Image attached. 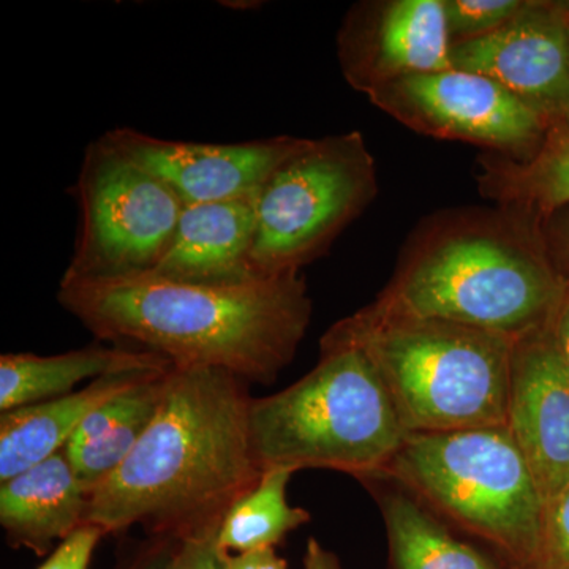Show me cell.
<instances>
[{
  "instance_id": "obj_1",
  "label": "cell",
  "mask_w": 569,
  "mask_h": 569,
  "mask_svg": "<svg viewBox=\"0 0 569 569\" xmlns=\"http://www.w3.org/2000/svg\"><path fill=\"white\" fill-rule=\"evenodd\" d=\"M59 305L104 342L153 351L179 367L274 383L312 320L301 272L238 284L144 274L61 280Z\"/></svg>"
},
{
  "instance_id": "obj_2",
  "label": "cell",
  "mask_w": 569,
  "mask_h": 569,
  "mask_svg": "<svg viewBox=\"0 0 569 569\" xmlns=\"http://www.w3.org/2000/svg\"><path fill=\"white\" fill-rule=\"evenodd\" d=\"M249 383L224 370L173 366L167 395L140 443L89 497L86 523L104 535L142 526L183 541L220 530L260 481Z\"/></svg>"
},
{
  "instance_id": "obj_3",
  "label": "cell",
  "mask_w": 569,
  "mask_h": 569,
  "mask_svg": "<svg viewBox=\"0 0 569 569\" xmlns=\"http://www.w3.org/2000/svg\"><path fill=\"white\" fill-rule=\"evenodd\" d=\"M567 283L539 224L501 208L459 209L419 227L391 282L370 306L516 342L552 323Z\"/></svg>"
},
{
  "instance_id": "obj_4",
  "label": "cell",
  "mask_w": 569,
  "mask_h": 569,
  "mask_svg": "<svg viewBox=\"0 0 569 569\" xmlns=\"http://www.w3.org/2000/svg\"><path fill=\"white\" fill-rule=\"evenodd\" d=\"M321 339L369 356L410 436L508 425V337L367 306Z\"/></svg>"
},
{
  "instance_id": "obj_5",
  "label": "cell",
  "mask_w": 569,
  "mask_h": 569,
  "mask_svg": "<svg viewBox=\"0 0 569 569\" xmlns=\"http://www.w3.org/2000/svg\"><path fill=\"white\" fill-rule=\"evenodd\" d=\"M321 358L301 380L250 402L253 458L269 468H329L387 475L410 433L361 348L321 339Z\"/></svg>"
},
{
  "instance_id": "obj_6",
  "label": "cell",
  "mask_w": 569,
  "mask_h": 569,
  "mask_svg": "<svg viewBox=\"0 0 569 569\" xmlns=\"http://www.w3.org/2000/svg\"><path fill=\"white\" fill-rule=\"evenodd\" d=\"M387 473L490 542L511 569L541 568L548 507L507 427L413 433Z\"/></svg>"
},
{
  "instance_id": "obj_7",
  "label": "cell",
  "mask_w": 569,
  "mask_h": 569,
  "mask_svg": "<svg viewBox=\"0 0 569 569\" xmlns=\"http://www.w3.org/2000/svg\"><path fill=\"white\" fill-rule=\"evenodd\" d=\"M378 192L361 132L307 140L261 187L250 260L260 277L299 272L358 219Z\"/></svg>"
},
{
  "instance_id": "obj_8",
  "label": "cell",
  "mask_w": 569,
  "mask_h": 569,
  "mask_svg": "<svg viewBox=\"0 0 569 569\" xmlns=\"http://www.w3.org/2000/svg\"><path fill=\"white\" fill-rule=\"evenodd\" d=\"M80 230L62 280L152 272L173 241L178 194L103 138L86 148L77 189Z\"/></svg>"
},
{
  "instance_id": "obj_9",
  "label": "cell",
  "mask_w": 569,
  "mask_h": 569,
  "mask_svg": "<svg viewBox=\"0 0 569 569\" xmlns=\"http://www.w3.org/2000/svg\"><path fill=\"white\" fill-rule=\"evenodd\" d=\"M367 99L419 134L470 142L518 162L538 152L552 126L497 82L456 69L400 78Z\"/></svg>"
},
{
  "instance_id": "obj_10",
  "label": "cell",
  "mask_w": 569,
  "mask_h": 569,
  "mask_svg": "<svg viewBox=\"0 0 569 569\" xmlns=\"http://www.w3.org/2000/svg\"><path fill=\"white\" fill-rule=\"evenodd\" d=\"M449 59L557 122L569 102V3L523 0L496 32L451 47Z\"/></svg>"
},
{
  "instance_id": "obj_11",
  "label": "cell",
  "mask_w": 569,
  "mask_h": 569,
  "mask_svg": "<svg viewBox=\"0 0 569 569\" xmlns=\"http://www.w3.org/2000/svg\"><path fill=\"white\" fill-rule=\"evenodd\" d=\"M443 0H380L348 10L337 58L355 91L369 96L389 82L452 69Z\"/></svg>"
},
{
  "instance_id": "obj_12",
  "label": "cell",
  "mask_w": 569,
  "mask_h": 569,
  "mask_svg": "<svg viewBox=\"0 0 569 569\" xmlns=\"http://www.w3.org/2000/svg\"><path fill=\"white\" fill-rule=\"evenodd\" d=\"M102 138L130 162L167 183L186 208L257 192L307 142V138L282 134L211 144L163 140L126 127Z\"/></svg>"
},
{
  "instance_id": "obj_13",
  "label": "cell",
  "mask_w": 569,
  "mask_h": 569,
  "mask_svg": "<svg viewBox=\"0 0 569 569\" xmlns=\"http://www.w3.org/2000/svg\"><path fill=\"white\" fill-rule=\"evenodd\" d=\"M507 429L548 507L569 482V367L550 325L512 346Z\"/></svg>"
},
{
  "instance_id": "obj_14",
  "label": "cell",
  "mask_w": 569,
  "mask_h": 569,
  "mask_svg": "<svg viewBox=\"0 0 569 569\" xmlns=\"http://www.w3.org/2000/svg\"><path fill=\"white\" fill-rule=\"evenodd\" d=\"M260 190L233 200L183 208L173 241L153 274L208 284H238L261 279L250 260L257 236Z\"/></svg>"
},
{
  "instance_id": "obj_15",
  "label": "cell",
  "mask_w": 569,
  "mask_h": 569,
  "mask_svg": "<svg viewBox=\"0 0 569 569\" xmlns=\"http://www.w3.org/2000/svg\"><path fill=\"white\" fill-rule=\"evenodd\" d=\"M91 490L81 481L66 452L0 482V526L14 549L50 556L84 526Z\"/></svg>"
},
{
  "instance_id": "obj_16",
  "label": "cell",
  "mask_w": 569,
  "mask_h": 569,
  "mask_svg": "<svg viewBox=\"0 0 569 569\" xmlns=\"http://www.w3.org/2000/svg\"><path fill=\"white\" fill-rule=\"evenodd\" d=\"M159 372L164 370L99 378L70 395L0 413V482L62 451L92 411Z\"/></svg>"
},
{
  "instance_id": "obj_17",
  "label": "cell",
  "mask_w": 569,
  "mask_h": 569,
  "mask_svg": "<svg viewBox=\"0 0 569 569\" xmlns=\"http://www.w3.org/2000/svg\"><path fill=\"white\" fill-rule=\"evenodd\" d=\"M170 359L132 347L91 346L67 353H6L0 358V413L77 391L86 380L127 372H156Z\"/></svg>"
},
{
  "instance_id": "obj_18",
  "label": "cell",
  "mask_w": 569,
  "mask_h": 569,
  "mask_svg": "<svg viewBox=\"0 0 569 569\" xmlns=\"http://www.w3.org/2000/svg\"><path fill=\"white\" fill-rule=\"evenodd\" d=\"M171 369L144 378L97 408L63 448L78 477L91 492L110 478L140 443L162 406Z\"/></svg>"
},
{
  "instance_id": "obj_19",
  "label": "cell",
  "mask_w": 569,
  "mask_h": 569,
  "mask_svg": "<svg viewBox=\"0 0 569 569\" xmlns=\"http://www.w3.org/2000/svg\"><path fill=\"white\" fill-rule=\"evenodd\" d=\"M478 190L497 208L519 213L535 223L569 206V132L552 123L541 148L526 162L482 153L478 160Z\"/></svg>"
},
{
  "instance_id": "obj_20",
  "label": "cell",
  "mask_w": 569,
  "mask_h": 569,
  "mask_svg": "<svg viewBox=\"0 0 569 569\" xmlns=\"http://www.w3.org/2000/svg\"><path fill=\"white\" fill-rule=\"evenodd\" d=\"M395 569H500L473 546L459 541L406 492L380 498Z\"/></svg>"
},
{
  "instance_id": "obj_21",
  "label": "cell",
  "mask_w": 569,
  "mask_h": 569,
  "mask_svg": "<svg viewBox=\"0 0 569 569\" xmlns=\"http://www.w3.org/2000/svg\"><path fill=\"white\" fill-rule=\"evenodd\" d=\"M293 473L282 467L264 470L258 485L228 509L217 537L224 552L276 548L288 533L309 522V511L288 503Z\"/></svg>"
},
{
  "instance_id": "obj_22",
  "label": "cell",
  "mask_w": 569,
  "mask_h": 569,
  "mask_svg": "<svg viewBox=\"0 0 569 569\" xmlns=\"http://www.w3.org/2000/svg\"><path fill=\"white\" fill-rule=\"evenodd\" d=\"M523 0H443L451 47L485 39L515 17Z\"/></svg>"
},
{
  "instance_id": "obj_23",
  "label": "cell",
  "mask_w": 569,
  "mask_h": 569,
  "mask_svg": "<svg viewBox=\"0 0 569 569\" xmlns=\"http://www.w3.org/2000/svg\"><path fill=\"white\" fill-rule=\"evenodd\" d=\"M539 569H569V482L548 505Z\"/></svg>"
},
{
  "instance_id": "obj_24",
  "label": "cell",
  "mask_w": 569,
  "mask_h": 569,
  "mask_svg": "<svg viewBox=\"0 0 569 569\" xmlns=\"http://www.w3.org/2000/svg\"><path fill=\"white\" fill-rule=\"evenodd\" d=\"M217 537L219 530L178 541L164 569H230Z\"/></svg>"
},
{
  "instance_id": "obj_25",
  "label": "cell",
  "mask_w": 569,
  "mask_h": 569,
  "mask_svg": "<svg viewBox=\"0 0 569 569\" xmlns=\"http://www.w3.org/2000/svg\"><path fill=\"white\" fill-rule=\"evenodd\" d=\"M103 537L104 531L99 527L84 523L52 550L39 569H89L93 552Z\"/></svg>"
},
{
  "instance_id": "obj_26",
  "label": "cell",
  "mask_w": 569,
  "mask_h": 569,
  "mask_svg": "<svg viewBox=\"0 0 569 569\" xmlns=\"http://www.w3.org/2000/svg\"><path fill=\"white\" fill-rule=\"evenodd\" d=\"M176 545H178V541H174V539L152 538V541L142 546L133 556L123 560L114 569H164Z\"/></svg>"
},
{
  "instance_id": "obj_27",
  "label": "cell",
  "mask_w": 569,
  "mask_h": 569,
  "mask_svg": "<svg viewBox=\"0 0 569 569\" xmlns=\"http://www.w3.org/2000/svg\"><path fill=\"white\" fill-rule=\"evenodd\" d=\"M548 234L542 233L546 249L553 264L563 266L569 271V212H556L549 217ZM569 279V276H568Z\"/></svg>"
},
{
  "instance_id": "obj_28",
  "label": "cell",
  "mask_w": 569,
  "mask_h": 569,
  "mask_svg": "<svg viewBox=\"0 0 569 569\" xmlns=\"http://www.w3.org/2000/svg\"><path fill=\"white\" fill-rule=\"evenodd\" d=\"M230 569H288L287 561L277 556L276 548L228 553Z\"/></svg>"
},
{
  "instance_id": "obj_29",
  "label": "cell",
  "mask_w": 569,
  "mask_h": 569,
  "mask_svg": "<svg viewBox=\"0 0 569 569\" xmlns=\"http://www.w3.org/2000/svg\"><path fill=\"white\" fill-rule=\"evenodd\" d=\"M550 329H552L557 347H559L560 353L569 367V279L559 309H557L552 323H550Z\"/></svg>"
},
{
  "instance_id": "obj_30",
  "label": "cell",
  "mask_w": 569,
  "mask_h": 569,
  "mask_svg": "<svg viewBox=\"0 0 569 569\" xmlns=\"http://www.w3.org/2000/svg\"><path fill=\"white\" fill-rule=\"evenodd\" d=\"M305 569H343L335 552L325 549L316 538L307 541Z\"/></svg>"
},
{
  "instance_id": "obj_31",
  "label": "cell",
  "mask_w": 569,
  "mask_h": 569,
  "mask_svg": "<svg viewBox=\"0 0 569 569\" xmlns=\"http://www.w3.org/2000/svg\"><path fill=\"white\" fill-rule=\"evenodd\" d=\"M223 7H228V9H242V10H249L254 9V7L260 6L258 2H222Z\"/></svg>"
},
{
  "instance_id": "obj_32",
  "label": "cell",
  "mask_w": 569,
  "mask_h": 569,
  "mask_svg": "<svg viewBox=\"0 0 569 569\" xmlns=\"http://www.w3.org/2000/svg\"><path fill=\"white\" fill-rule=\"evenodd\" d=\"M557 123H560V126L565 127V129H567L569 132V102L567 104V108H565L563 112H561L560 119L559 121H557Z\"/></svg>"
}]
</instances>
